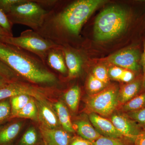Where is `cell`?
Masks as SVG:
<instances>
[{
  "instance_id": "cell-1",
  "label": "cell",
  "mask_w": 145,
  "mask_h": 145,
  "mask_svg": "<svg viewBox=\"0 0 145 145\" xmlns=\"http://www.w3.org/2000/svg\"><path fill=\"white\" fill-rule=\"evenodd\" d=\"M0 61L37 86L52 88L59 84L57 75L40 57L20 48L0 42Z\"/></svg>"
},
{
  "instance_id": "cell-2",
  "label": "cell",
  "mask_w": 145,
  "mask_h": 145,
  "mask_svg": "<svg viewBox=\"0 0 145 145\" xmlns=\"http://www.w3.org/2000/svg\"><path fill=\"white\" fill-rule=\"evenodd\" d=\"M129 16L124 9L112 6L104 9L94 23V35L96 40L105 41L119 36L126 29Z\"/></svg>"
},
{
  "instance_id": "cell-3",
  "label": "cell",
  "mask_w": 145,
  "mask_h": 145,
  "mask_svg": "<svg viewBox=\"0 0 145 145\" xmlns=\"http://www.w3.org/2000/svg\"><path fill=\"white\" fill-rule=\"evenodd\" d=\"M47 13L36 0H22L12 6L6 15L12 25H25L36 31L42 25Z\"/></svg>"
},
{
  "instance_id": "cell-4",
  "label": "cell",
  "mask_w": 145,
  "mask_h": 145,
  "mask_svg": "<svg viewBox=\"0 0 145 145\" xmlns=\"http://www.w3.org/2000/svg\"><path fill=\"white\" fill-rule=\"evenodd\" d=\"M0 42L18 47L35 54L44 63L48 51L61 46L42 37L32 29L23 31L18 37H5Z\"/></svg>"
},
{
  "instance_id": "cell-5",
  "label": "cell",
  "mask_w": 145,
  "mask_h": 145,
  "mask_svg": "<svg viewBox=\"0 0 145 145\" xmlns=\"http://www.w3.org/2000/svg\"><path fill=\"white\" fill-rule=\"evenodd\" d=\"M119 105V91L116 86H112L89 96L86 102V108L89 113L108 117Z\"/></svg>"
},
{
  "instance_id": "cell-6",
  "label": "cell",
  "mask_w": 145,
  "mask_h": 145,
  "mask_svg": "<svg viewBox=\"0 0 145 145\" xmlns=\"http://www.w3.org/2000/svg\"><path fill=\"white\" fill-rule=\"evenodd\" d=\"M46 89L40 87L23 81L12 82L0 88V101L18 95H27L36 100L45 99Z\"/></svg>"
},
{
  "instance_id": "cell-7",
  "label": "cell",
  "mask_w": 145,
  "mask_h": 145,
  "mask_svg": "<svg viewBox=\"0 0 145 145\" xmlns=\"http://www.w3.org/2000/svg\"><path fill=\"white\" fill-rule=\"evenodd\" d=\"M111 121L123 137L135 143L144 130L127 114H113L111 116Z\"/></svg>"
},
{
  "instance_id": "cell-8",
  "label": "cell",
  "mask_w": 145,
  "mask_h": 145,
  "mask_svg": "<svg viewBox=\"0 0 145 145\" xmlns=\"http://www.w3.org/2000/svg\"><path fill=\"white\" fill-rule=\"evenodd\" d=\"M140 52L138 50L130 48L112 54L108 59L109 62L131 71H137L140 69Z\"/></svg>"
},
{
  "instance_id": "cell-9",
  "label": "cell",
  "mask_w": 145,
  "mask_h": 145,
  "mask_svg": "<svg viewBox=\"0 0 145 145\" xmlns=\"http://www.w3.org/2000/svg\"><path fill=\"white\" fill-rule=\"evenodd\" d=\"M38 110V121L40 125L48 129L59 128L61 126L56 112L46 99H35Z\"/></svg>"
},
{
  "instance_id": "cell-10",
  "label": "cell",
  "mask_w": 145,
  "mask_h": 145,
  "mask_svg": "<svg viewBox=\"0 0 145 145\" xmlns=\"http://www.w3.org/2000/svg\"><path fill=\"white\" fill-rule=\"evenodd\" d=\"M89 118L92 125L101 135L102 134L105 137L115 139L123 137L111 121L105 117L96 113H90Z\"/></svg>"
},
{
  "instance_id": "cell-11",
  "label": "cell",
  "mask_w": 145,
  "mask_h": 145,
  "mask_svg": "<svg viewBox=\"0 0 145 145\" xmlns=\"http://www.w3.org/2000/svg\"><path fill=\"white\" fill-rule=\"evenodd\" d=\"M40 132L44 145H69L71 137L64 129H48L40 125Z\"/></svg>"
},
{
  "instance_id": "cell-12",
  "label": "cell",
  "mask_w": 145,
  "mask_h": 145,
  "mask_svg": "<svg viewBox=\"0 0 145 145\" xmlns=\"http://www.w3.org/2000/svg\"><path fill=\"white\" fill-rule=\"evenodd\" d=\"M61 48L64 56L69 77L72 78L77 77L80 74L82 69L83 62L81 55L64 46H61Z\"/></svg>"
},
{
  "instance_id": "cell-13",
  "label": "cell",
  "mask_w": 145,
  "mask_h": 145,
  "mask_svg": "<svg viewBox=\"0 0 145 145\" xmlns=\"http://www.w3.org/2000/svg\"><path fill=\"white\" fill-rule=\"evenodd\" d=\"M46 64L50 69L65 74L68 72L64 56L61 46L52 48L48 52L45 61Z\"/></svg>"
},
{
  "instance_id": "cell-14",
  "label": "cell",
  "mask_w": 145,
  "mask_h": 145,
  "mask_svg": "<svg viewBox=\"0 0 145 145\" xmlns=\"http://www.w3.org/2000/svg\"><path fill=\"white\" fill-rule=\"evenodd\" d=\"M22 123L18 122L12 123L0 128V145H9L18 136Z\"/></svg>"
},
{
  "instance_id": "cell-15",
  "label": "cell",
  "mask_w": 145,
  "mask_h": 145,
  "mask_svg": "<svg viewBox=\"0 0 145 145\" xmlns=\"http://www.w3.org/2000/svg\"><path fill=\"white\" fill-rule=\"evenodd\" d=\"M142 83L140 80L132 81L124 86L119 91V104L123 105L137 96Z\"/></svg>"
},
{
  "instance_id": "cell-16",
  "label": "cell",
  "mask_w": 145,
  "mask_h": 145,
  "mask_svg": "<svg viewBox=\"0 0 145 145\" xmlns=\"http://www.w3.org/2000/svg\"><path fill=\"white\" fill-rule=\"evenodd\" d=\"M75 127L81 137L91 142H94L101 135L87 120H80L75 123Z\"/></svg>"
},
{
  "instance_id": "cell-17",
  "label": "cell",
  "mask_w": 145,
  "mask_h": 145,
  "mask_svg": "<svg viewBox=\"0 0 145 145\" xmlns=\"http://www.w3.org/2000/svg\"><path fill=\"white\" fill-rule=\"evenodd\" d=\"M55 112L61 125L63 129L68 133L74 132L69 112L67 108L61 101H58L54 104Z\"/></svg>"
},
{
  "instance_id": "cell-18",
  "label": "cell",
  "mask_w": 145,
  "mask_h": 145,
  "mask_svg": "<svg viewBox=\"0 0 145 145\" xmlns=\"http://www.w3.org/2000/svg\"><path fill=\"white\" fill-rule=\"evenodd\" d=\"M81 90L78 86H73L66 91L64 99L67 105L72 111H76L79 106Z\"/></svg>"
},
{
  "instance_id": "cell-19",
  "label": "cell",
  "mask_w": 145,
  "mask_h": 145,
  "mask_svg": "<svg viewBox=\"0 0 145 145\" xmlns=\"http://www.w3.org/2000/svg\"><path fill=\"white\" fill-rule=\"evenodd\" d=\"M38 121V110L35 99L31 97L28 103L19 112L16 117Z\"/></svg>"
},
{
  "instance_id": "cell-20",
  "label": "cell",
  "mask_w": 145,
  "mask_h": 145,
  "mask_svg": "<svg viewBox=\"0 0 145 145\" xmlns=\"http://www.w3.org/2000/svg\"><path fill=\"white\" fill-rule=\"evenodd\" d=\"M145 107V91L137 95L133 99L123 105L121 108L128 112L137 111Z\"/></svg>"
},
{
  "instance_id": "cell-21",
  "label": "cell",
  "mask_w": 145,
  "mask_h": 145,
  "mask_svg": "<svg viewBox=\"0 0 145 145\" xmlns=\"http://www.w3.org/2000/svg\"><path fill=\"white\" fill-rule=\"evenodd\" d=\"M31 97L27 95H20L10 98L9 100L11 110L10 117H16L18 112L28 103Z\"/></svg>"
},
{
  "instance_id": "cell-22",
  "label": "cell",
  "mask_w": 145,
  "mask_h": 145,
  "mask_svg": "<svg viewBox=\"0 0 145 145\" xmlns=\"http://www.w3.org/2000/svg\"><path fill=\"white\" fill-rule=\"evenodd\" d=\"M106 84L99 80L93 75L89 77L87 83V88L88 91L92 95L100 92L105 88Z\"/></svg>"
},
{
  "instance_id": "cell-23",
  "label": "cell",
  "mask_w": 145,
  "mask_h": 145,
  "mask_svg": "<svg viewBox=\"0 0 145 145\" xmlns=\"http://www.w3.org/2000/svg\"><path fill=\"white\" fill-rule=\"evenodd\" d=\"M38 141V135L36 129L32 127L28 129L23 135L19 145H35Z\"/></svg>"
},
{
  "instance_id": "cell-24",
  "label": "cell",
  "mask_w": 145,
  "mask_h": 145,
  "mask_svg": "<svg viewBox=\"0 0 145 145\" xmlns=\"http://www.w3.org/2000/svg\"><path fill=\"white\" fill-rule=\"evenodd\" d=\"M0 75L12 82L22 81L21 78L7 65L0 61Z\"/></svg>"
},
{
  "instance_id": "cell-25",
  "label": "cell",
  "mask_w": 145,
  "mask_h": 145,
  "mask_svg": "<svg viewBox=\"0 0 145 145\" xmlns=\"http://www.w3.org/2000/svg\"><path fill=\"white\" fill-rule=\"evenodd\" d=\"M127 115L145 129V107L137 111L128 112Z\"/></svg>"
},
{
  "instance_id": "cell-26",
  "label": "cell",
  "mask_w": 145,
  "mask_h": 145,
  "mask_svg": "<svg viewBox=\"0 0 145 145\" xmlns=\"http://www.w3.org/2000/svg\"><path fill=\"white\" fill-rule=\"evenodd\" d=\"M11 106L9 99L0 101V121L7 119L11 116Z\"/></svg>"
},
{
  "instance_id": "cell-27",
  "label": "cell",
  "mask_w": 145,
  "mask_h": 145,
  "mask_svg": "<svg viewBox=\"0 0 145 145\" xmlns=\"http://www.w3.org/2000/svg\"><path fill=\"white\" fill-rule=\"evenodd\" d=\"M93 75L99 80L106 84L109 82L108 72L105 67L99 66L96 67L93 71Z\"/></svg>"
},
{
  "instance_id": "cell-28",
  "label": "cell",
  "mask_w": 145,
  "mask_h": 145,
  "mask_svg": "<svg viewBox=\"0 0 145 145\" xmlns=\"http://www.w3.org/2000/svg\"><path fill=\"white\" fill-rule=\"evenodd\" d=\"M0 26L7 31L10 36H13L12 32L13 25L8 20L7 16L1 9H0Z\"/></svg>"
},
{
  "instance_id": "cell-29",
  "label": "cell",
  "mask_w": 145,
  "mask_h": 145,
  "mask_svg": "<svg viewBox=\"0 0 145 145\" xmlns=\"http://www.w3.org/2000/svg\"><path fill=\"white\" fill-rule=\"evenodd\" d=\"M94 145H124L118 139H113L101 135L94 142Z\"/></svg>"
},
{
  "instance_id": "cell-30",
  "label": "cell",
  "mask_w": 145,
  "mask_h": 145,
  "mask_svg": "<svg viewBox=\"0 0 145 145\" xmlns=\"http://www.w3.org/2000/svg\"><path fill=\"white\" fill-rule=\"evenodd\" d=\"M22 0H0V9L7 13L13 5L22 1Z\"/></svg>"
},
{
  "instance_id": "cell-31",
  "label": "cell",
  "mask_w": 145,
  "mask_h": 145,
  "mask_svg": "<svg viewBox=\"0 0 145 145\" xmlns=\"http://www.w3.org/2000/svg\"><path fill=\"white\" fill-rule=\"evenodd\" d=\"M69 145H94V142L86 140L80 136H77L71 140Z\"/></svg>"
},
{
  "instance_id": "cell-32",
  "label": "cell",
  "mask_w": 145,
  "mask_h": 145,
  "mask_svg": "<svg viewBox=\"0 0 145 145\" xmlns=\"http://www.w3.org/2000/svg\"><path fill=\"white\" fill-rule=\"evenodd\" d=\"M124 70V69L121 68L114 67L110 69L108 72V75L112 79L120 80Z\"/></svg>"
},
{
  "instance_id": "cell-33",
  "label": "cell",
  "mask_w": 145,
  "mask_h": 145,
  "mask_svg": "<svg viewBox=\"0 0 145 145\" xmlns=\"http://www.w3.org/2000/svg\"><path fill=\"white\" fill-rule=\"evenodd\" d=\"M134 78V73L131 71L124 69L120 78V80L124 82L129 83L133 81Z\"/></svg>"
},
{
  "instance_id": "cell-34",
  "label": "cell",
  "mask_w": 145,
  "mask_h": 145,
  "mask_svg": "<svg viewBox=\"0 0 145 145\" xmlns=\"http://www.w3.org/2000/svg\"><path fill=\"white\" fill-rule=\"evenodd\" d=\"M142 65L143 69V77L142 83L143 87L145 89V43L144 52H143L142 56Z\"/></svg>"
},
{
  "instance_id": "cell-35",
  "label": "cell",
  "mask_w": 145,
  "mask_h": 145,
  "mask_svg": "<svg viewBox=\"0 0 145 145\" xmlns=\"http://www.w3.org/2000/svg\"><path fill=\"white\" fill-rule=\"evenodd\" d=\"M135 145H145V129L143 130L135 142Z\"/></svg>"
},
{
  "instance_id": "cell-36",
  "label": "cell",
  "mask_w": 145,
  "mask_h": 145,
  "mask_svg": "<svg viewBox=\"0 0 145 145\" xmlns=\"http://www.w3.org/2000/svg\"><path fill=\"white\" fill-rule=\"evenodd\" d=\"M11 82H12L0 75V88L5 87Z\"/></svg>"
},
{
  "instance_id": "cell-37",
  "label": "cell",
  "mask_w": 145,
  "mask_h": 145,
  "mask_svg": "<svg viewBox=\"0 0 145 145\" xmlns=\"http://www.w3.org/2000/svg\"><path fill=\"white\" fill-rule=\"evenodd\" d=\"M9 36H10L6 30L0 26V41L5 37Z\"/></svg>"
},
{
  "instance_id": "cell-38",
  "label": "cell",
  "mask_w": 145,
  "mask_h": 145,
  "mask_svg": "<svg viewBox=\"0 0 145 145\" xmlns=\"http://www.w3.org/2000/svg\"></svg>"
}]
</instances>
